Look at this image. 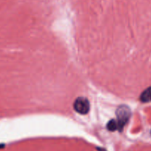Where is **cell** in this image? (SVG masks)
I'll return each instance as SVG.
<instances>
[{"instance_id": "cell-2", "label": "cell", "mask_w": 151, "mask_h": 151, "mask_svg": "<svg viewBox=\"0 0 151 151\" xmlns=\"http://www.w3.org/2000/svg\"><path fill=\"white\" fill-rule=\"evenodd\" d=\"M90 103L85 97H78L73 103V108L77 113L80 114H87L90 110Z\"/></svg>"}, {"instance_id": "cell-1", "label": "cell", "mask_w": 151, "mask_h": 151, "mask_svg": "<svg viewBox=\"0 0 151 151\" xmlns=\"http://www.w3.org/2000/svg\"><path fill=\"white\" fill-rule=\"evenodd\" d=\"M115 115L117 117L116 122L118 124V130L119 131V132H121L124 127L125 126V125L130 119V116H131V111L127 106L122 105L117 108Z\"/></svg>"}, {"instance_id": "cell-5", "label": "cell", "mask_w": 151, "mask_h": 151, "mask_svg": "<svg viewBox=\"0 0 151 151\" xmlns=\"http://www.w3.org/2000/svg\"><path fill=\"white\" fill-rule=\"evenodd\" d=\"M97 150L98 151H107L105 149L102 148V147H97Z\"/></svg>"}, {"instance_id": "cell-6", "label": "cell", "mask_w": 151, "mask_h": 151, "mask_svg": "<svg viewBox=\"0 0 151 151\" xmlns=\"http://www.w3.org/2000/svg\"><path fill=\"white\" fill-rule=\"evenodd\" d=\"M150 134H151V131H150Z\"/></svg>"}, {"instance_id": "cell-3", "label": "cell", "mask_w": 151, "mask_h": 151, "mask_svg": "<svg viewBox=\"0 0 151 151\" xmlns=\"http://www.w3.org/2000/svg\"><path fill=\"white\" fill-rule=\"evenodd\" d=\"M140 101L142 103H150L151 102V86L148 87L140 95Z\"/></svg>"}, {"instance_id": "cell-4", "label": "cell", "mask_w": 151, "mask_h": 151, "mask_svg": "<svg viewBox=\"0 0 151 151\" xmlns=\"http://www.w3.org/2000/svg\"><path fill=\"white\" fill-rule=\"evenodd\" d=\"M107 128L110 131H115L118 130V124H117L116 120L115 119H111L107 124Z\"/></svg>"}]
</instances>
